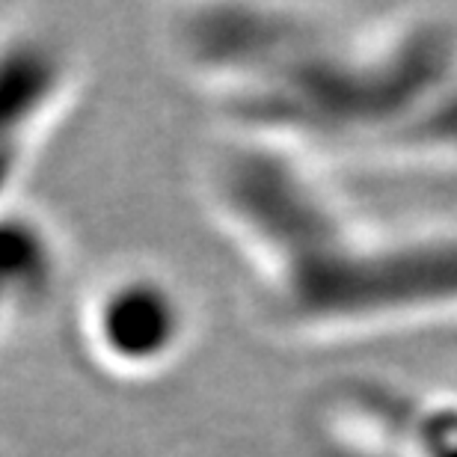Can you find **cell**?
<instances>
[{
  "label": "cell",
  "mask_w": 457,
  "mask_h": 457,
  "mask_svg": "<svg viewBox=\"0 0 457 457\" xmlns=\"http://www.w3.org/2000/svg\"><path fill=\"white\" fill-rule=\"evenodd\" d=\"M214 131L324 167H457V9L181 4L158 24Z\"/></svg>",
  "instance_id": "6da1fadb"
},
{
  "label": "cell",
  "mask_w": 457,
  "mask_h": 457,
  "mask_svg": "<svg viewBox=\"0 0 457 457\" xmlns=\"http://www.w3.org/2000/svg\"><path fill=\"white\" fill-rule=\"evenodd\" d=\"M342 176L226 131L199 152V212L262 330L327 347L457 324V220L374 212Z\"/></svg>",
  "instance_id": "7a4b0ae2"
},
{
  "label": "cell",
  "mask_w": 457,
  "mask_h": 457,
  "mask_svg": "<svg viewBox=\"0 0 457 457\" xmlns=\"http://www.w3.org/2000/svg\"><path fill=\"white\" fill-rule=\"evenodd\" d=\"M203 327L194 286L149 255L107 264L71 309L80 360L119 386H149L176 374L194 356Z\"/></svg>",
  "instance_id": "3957f363"
},
{
  "label": "cell",
  "mask_w": 457,
  "mask_h": 457,
  "mask_svg": "<svg viewBox=\"0 0 457 457\" xmlns=\"http://www.w3.org/2000/svg\"><path fill=\"white\" fill-rule=\"evenodd\" d=\"M80 60L75 48L42 24L0 30V203L15 190L54 128L75 104Z\"/></svg>",
  "instance_id": "277c9868"
},
{
  "label": "cell",
  "mask_w": 457,
  "mask_h": 457,
  "mask_svg": "<svg viewBox=\"0 0 457 457\" xmlns=\"http://www.w3.org/2000/svg\"><path fill=\"white\" fill-rule=\"evenodd\" d=\"M69 282V244L24 199L0 203V347L45 315Z\"/></svg>",
  "instance_id": "5b68a950"
}]
</instances>
